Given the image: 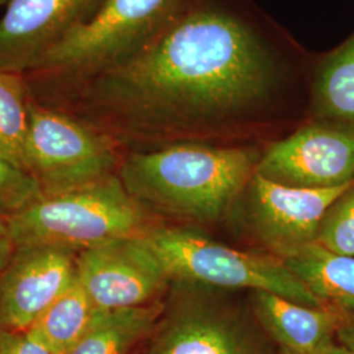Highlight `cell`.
<instances>
[{"label":"cell","mask_w":354,"mask_h":354,"mask_svg":"<svg viewBox=\"0 0 354 354\" xmlns=\"http://www.w3.org/2000/svg\"><path fill=\"white\" fill-rule=\"evenodd\" d=\"M163 313L159 302L97 311L88 330L67 354H133L151 336Z\"/></svg>","instance_id":"16"},{"label":"cell","mask_w":354,"mask_h":354,"mask_svg":"<svg viewBox=\"0 0 354 354\" xmlns=\"http://www.w3.org/2000/svg\"><path fill=\"white\" fill-rule=\"evenodd\" d=\"M171 279L223 289L273 292L306 306L322 307L283 260L245 252L184 227H153L146 235Z\"/></svg>","instance_id":"5"},{"label":"cell","mask_w":354,"mask_h":354,"mask_svg":"<svg viewBox=\"0 0 354 354\" xmlns=\"http://www.w3.org/2000/svg\"><path fill=\"white\" fill-rule=\"evenodd\" d=\"M76 253L50 245L16 248L0 274V311L6 329L30 328L75 283Z\"/></svg>","instance_id":"11"},{"label":"cell","mask_w":354,"mask_h":354,"mask_svg":"<svg viewBox=\"0 0 354 354\" xmlns=\"http://www.w3.org/2000/svg\"><path fill=\"white\" fill-rule=\"evenodd\" d=\"M145 354H263L241 319L215 304H178L160 317Z\"/></svg>","instance_id":"12"},{"label":"cell","mask_w":354,"mask_h":354,"mask_svg":"<svg viewBox=\"0 0 354 354\" xmlns=\"http://www.w3.org/2000/svg\"><path fill=\"white\" fill-rule=\"evenodd\" d=\"M283 263L323 306L354 315V256L332 252L315 241Z\"/></svg>","instance_id":"15"},{"label":"cell","mask_w":354,"mask_h":354,"mask_svg":"<svg viewBox=\"0 0 354 354\" xmlns=\"http://www.w3.org/2000/svg\"><path fill=\"white\" fill-rule=\"evenodd\" d=\"M281 354H290V353H283V352H281ZM307 354H352L349 351H346L344 346H342L340 344L337 342H332V344H329L327 346H324V348H322V349H317L315 352H311V353Z\"/></svg>","instance_id":"24"},{"label":"cell","mask_w":354,"mask_h":354,"mask_svg":"<svg viewBox=\"0 0 354 354\" xmlns=\"http://www.w3.org/2000/svg\"><path fill=\"white\" fill-rule=\"evenodd\" d=\"M263 149L176 143L137 150L122 160L118 176L147 212L188 223H212L239 200Z\"/></svg>","instance_id":"2"},{"label":"cell","mask_w":354,"mask_h":354,"mask_svg":"<svg viewBox=\"0 0 354 354\" xmlns=\"http://www.w3.org/2000/svg\"><path fill=\"white\" fill-rule=\"evenodd\" d=\"M16 248L50 245L75 252L151 231L149 212L109 175L38 197L7 219Z\"/></svg>","instance_id":"3"},{"label":"cell","mask_w":354,"mask_h":354,"mask_svg":"<svg viewBox=\"0 0 354 354\" xmlns=\"http://www.w3.org/2000/svg\"><path fill=\"white\" fill-rule=\"evenodd\" d=\"M76 273L97 311L153 304L171 279L146 235L106 241L76 253Z\"/></svg>","instance_id":"8"},{"label":"cell","mask_w":354,"mask_h":354,"mask_svg":"<svg viewBox=\"0 0 354 354\" xmlns=\"http://www.w3.org/2000/svg\"><path fill=\"white\" fill-rule=\"evenodd\" d=\"M29 102L24 76L0 71V155L24 169Z\"/></svg>","instance_id":"18"},{"label":"cell","mask_w":354,"mask_h":354,"mask_svg":"<svg viewBox=\"0 0 354 354\" xmlns=\"http://www.w3.org/2000/svg\"><path fill=\"white\" fill-rule=\"evenodd\" d=\"M187 0H105L96 15L46 51L26 86L68 88L125 62L155 37Z\"/></svg>","instance_id":"4"},{"label":"cell","mask_w":354,"mask_h":354,"mask_svg":"<svg viewBox=\"0 0 354 354\" xmlns=\"http://www.w3.org/2000/svg\"><path fill=\"white\" fill-rule=\"evenodd\" d=\"M317 241L332 252L354 256V181L329 206Z\"/></svg>","instance_id":"19"},{"label":"cell","mask_w":354,"mask_h":354,"mask_svg":"<svg viewBox=\"0 0 354 354\" xmlns=\"http://www.w3.org/2000/svg\"><path fill=\"white\" fill-rule=\"evenodd\" d=\"M0 354H55L28 330L4 329L0 336Z\"/></svg>","instance_id":"21"},{"label":"cell","mask_w":354,"mask_h":354,"mask_svg":"<svg viewBox=\"0 0 354 354\" xmlns=\"http://www.w3.org/2000/svg\"><path fill=\"white\" fill-rule=\"evenodd\" d=\"M254 174L291 188L348 185L354 180V133L306 120L266 145Z\"/></svg>","instance_id":"7"},{"label":"cell","mask_w":354,"mask_h":354,"mask_svg":"<svg viewBox=\"0 0 354 354\" xmlns=\"http://www.w3.org/2000/svg\"><path fill=\"white\" fill-rule=\"evenodd\" d=\"M105 0H11L0 16V71L24 75Z\"/></svg>","instance_id":"10"},{"label":"cell","mask_w":354,"mask_h":354,"mask_svg":"<svg viewBox=\"0 0 354 354\" xmlns=\"http://www.w3.org/2000/svg\"><path fill=\"white\" fill-rule=\"evenodd\" d=\"M336 342L354 354V315H342L336 333Z\"/></svg>","instance_id":"23"},{"label":"cell","mask_w":354,"mask_h":354,"mask_svg":"<svg viewBox=\"0 0 354 354\" xmlns=\"http://www.w3.org/2000/svg\"><path fill=\"white\" fill-rule=\"evenodd\" d=\"M253 314L281 352L307 354L336 342L342 314L327 306L297 304L266 291H253Z\"/></svg>","instance_id":"13"},{"label":"cell","mask_w":354,"mask_h":354,"mask_svg":"<svg viewBox=\"0 0 354 354\" xmlns=\"http://www.w3.org/2000/svg\"><path fill=\"white\" fill-rule=\"evenodd\" d=\"M42 194L36 177L0 155V219H10Z\"/></svg>","instance_id":"20"},{"label":"cell","mask_w":354,"mask_h":354,"mask_svg":"<svg viewBox=\"0 0 354 354\" xmlns=\"http://www.w3.org/2000/svg\"><path fill=\"white\" fill-rule=\"evenodd\" d=\"M4 329H6V326H4V323H3V317H1V311H0V336H1V333H3Z\"/></svg>","instance_id":"25"},{"label":"cell","mask_w":354,"mask_h":354,"mask_svg":"<svg viewBox=\"0 0 354 354\" xmlns=\"http://www.w3.org/2000/svg\"><path fill=\"white\" fill-rule=\"evenodd\" d=\"M307 121L354 133V32L336 48L314 54Z\"/></svg>","instance_id":"14"},{"label":"cell","mask_w":354,"mask_h":354,"mask_svg":"<svg viewBox=\"0 0 354 354\" xmlns=\"http://www.w3.org/2000/svg\"><path fill=\"white\" fill-rule=\"evenodd\" d=\"M16 245L10 231L7 219H0V274L11 263Z\"/></svg>","instance_id":"22"},{"label":"cell","mask_w":354,"mask_h":354,"mask_svg":"<svg viewBox=\"0 0 354 354\" xmlns=\"http://www.w3.org/2000/svg\"><path fill=\"white\" fill-rule=\"evenodd\" d=\"M115 167L113 140L30 100L26 168L37 178L44 194L109 176Z\"/></svg>","instance_id":"6"},{"label":"cell","mask_w":354,"mask_h":354,"mask_svg":"<svg viewBox=\"0 0 354 354\" xmlns=\"http://www.w3.org/2000/svg\"><path fill=\"white\" fill-rule=\"evenodd\" d=\"M348 185L330 189L291 188L254 174L243 192L248 225L266 250L283 260L317 241L329 206Z\"/></svg>","instance_id":"9"},{"label":"cell","mask_w":354,"mask_h":354,"mask_svg":"<svg viewBox=\"0 0 354 354\" xmlns=\"http://www.w3.org/2000/svg\"><path fill=\"white\" fill-rule=\"evenodd\" d=\"M97 314L79 281L26 329L53 353L67 354L88 330Z\"/></svg>","instance_id":"17"},{"label":"cell","mask_w":354,"mask_h":354,"mask_svg":"<svg viewBox=\"0 0 354 354\" xmlns=\"http://www.w3.org/2000/svg\"><path fill=\"white\" fill-rule=\"evenodd\" d=\"M313 59L252 0H187L137 54L64 89L113 143L239 146L308 95Z\"/></svg>","instance_id":"1"},{"label":"cell","mask_w":354,"mask_h":354,"mask_svg":"<svg viewBox=\"0 0 354 354\" xmlns=\"http://www.w3.org/2000/svg\"><path fill=\"white\" fill-rule=\"evenodd\" d=\"M10 1H11V0H0V8H1L3 6H7Z\"/></svg>","instance_id":"26"}]
</instances>
